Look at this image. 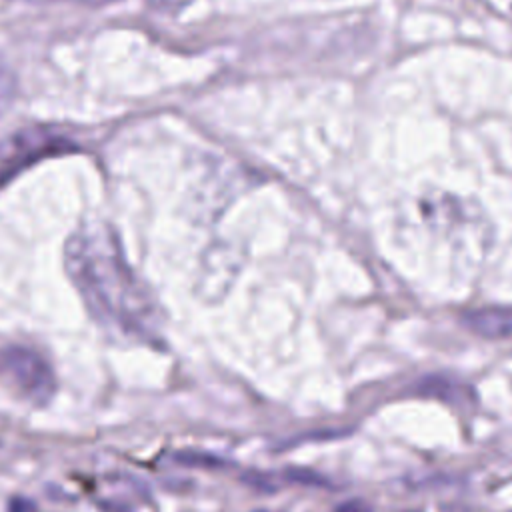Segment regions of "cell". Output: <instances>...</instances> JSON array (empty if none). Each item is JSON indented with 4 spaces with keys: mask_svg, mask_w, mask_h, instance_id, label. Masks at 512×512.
Returning a JSON list of instances; mask_svg holds the SVG:
<instances>
[{
    "mask_svg": "<svg viewBox=\"0 0 512 512\" xmlns=\"http://www.w3.org/2000/svg\"><path fill=\"white\" fill-rule=\"evenodd\" d=\"M64 266L90 316L120 340L160 344L164 316L150 288L128 264L114 228L82 224L64 246Z\"/></svg>",
    "mask_w": 512,
    "mask_h": 512,
    "instance_id": "obj_1",
    "label": "cell"
},
{
    "mask_svg": "<svg viewBox=\"0 0 512 512\" xmlns=\"http://www.w3.org/2000/svg\"><path fill=\"white\" fill-rule=\"evenodd\" d=\"M0 384L22 402L44 406L56 392L50 364L32 348L8 344L0 350Z\"/></svg>",
    "mask_w": 512,
    "mask_h": 512,
    "instance_id": "obj_2",
    "label": "cell"
},
{
    "mask_svg": "<svg viewBox=\"0 0 512 512\" xmlns=\"http://www.w3.org/2000/svg\"><path fill=\"white\" fill-rule=\"evenodd\" d=\"M64 150H70V142L44 130L20 132L4 140L0 144V186L28 164Z\"/></svg>",
    "mask_w": 512,
    "mask_h": 512,
    "instance_id": "obj_3",
    "label": "cell"
},
{
    "mask_svg": "<svg viewBox=\"0 0 512 512\" xmlns=\"http://www.w3.org/2000/svg\"><path fill=\"white\" fill-rule=\"evenodd\" d=\"M464 326L490 340L512 338V308H480L462 316Z\"/></svg>",
    "mask_w": 512,
    "mask_h": 512,
    "instance_id": "obj_4",
    "label": "cell"
},
{
    "mask_svg": "<svg viewBox=\"0 0 512 512\" xmlns=\"http://www.w3.org/2000/svg\"><path fill=\"white\" fill-rule=\"evenodd\" d=\"M10 78H8V72L2 68L0 64V110L6 106L8 98H10Z\"/></svg>",
    "mask_w": 512,
    "mask_h": 512,
    "instance_id": "obj_5",
    "label": "cell"
},
{
    "mask_svg": "<svg viewBox=\"0 0 512 512\" xmlns=\"http://www.w3.org/2000/svg\"><path fill=\"white\" fill-rule=\"evenodd\" d=\"M334 512H372V508L362 500H348L342 502Z\"/></svg>",
    "mask_w": 512,
    "mask_h": 512,
    "instance_id": "obj_6",
    "label": "cell"
},
{
    "mask_svg": "<svg viewBox=\"0 0 512 512\" xmlns=\"http://www.w3.org/2000/svg\"><path fill=\"white\" fill-rule=\"evenodd\" d=\"M150 2L160 6V8H180V6H184L190 0H150Z\"/></svg>",
    "mask_w": 512,
    "mask_h": 512,
    "instance_id": "obj_7",
    "label": "cell"
},
{
    "mask_svg": "<svg viewBox=\"0 0 512 512\" xmlns=\"http://www.w3.org/2000/svg\"><path fill=\"white\" fill-rule=\"evenodd\" d=\"M78 2H86V4H104V2H114V0H78Z\"/></svg>",
    "mask_w": 512,
    "mask_h": 512,
    "instance_id": "obj_8",
    "label": "cell"
},
{
    "mask_svg": "<svg viewBox=\"0 0 512 512\" xmlns=\"http://www.w3.org/2000/svg\"><path fill=\"white\" fill-rule=\"evenodd\" d=\"M258 512H264V510H258Z\"/></svg>",
    "mask_w": 512,
    "mask_h": 512,
    "instance_id": "obj_9",
    "label": "cell"
}]
</instances>
